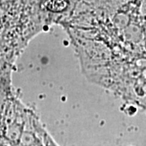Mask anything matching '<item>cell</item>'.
<instances>
[{"label":"cell","mask_w":146,"mask_h":146,"mask_svg":"<svg viewBox=\"0 0 146 146\" xmlns=\"http://www.w3.org/2000/svg\"><path fill=\"white\" fill-rule=\"evenodd\" d=\"M42 27L35 0H0V67L11 68Z\"/></svg>","instance_id":"obj_1"}]
</instances>
